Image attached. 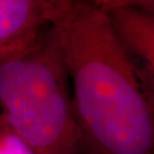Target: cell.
I'll return each instance as SVG.
<instances>
[{
	"instance_id": "4",
	"label": "cell",
	"mask_w": 154,
	"mask_h": 154,
	"mask_svg": "<svg viewBox=\"0 0 154 154\" xmlns=\"http://www.w3.org/2000/svg\"><path fill=\"white\" fill-rule=\"evenodd\" d=\"M97 2L107 11L118 37L154 94V16L127 6L122 0Z\"/></svg>"
},
{
	"instance_id": "1",
	"label": "cell",
	"mask_w": 154,
	"mask_h": 154,
	"mask_svg": "<svg viewBox=\"0 0 154 154\" xmlns=\"http://www.w3.org/2000/svg\"><path fill=\"white\" fill-rule=\"evenodd\" d=\"M89 154H154V94L97 1L54 24Z\"/></svg>"
},
{
	"instance_id": "2",
	"label": "cell",
	"mask_w": 154,
	"mask_h": 154,
	"mask_svg": "<svg viewBox=\"0 0 154 154\" xmlns=\"http://www.w3.org/2000/svg\"><path fill=\"white\" fill-rule=\"evenodd\" d=\"M0 114L34 154H85L54 26L0 62Z\"/></svg>"
},
{
	"instance_id": "3",
	"label": "cell",
	"mask_w": 154,
	"mask_h": 154,
	"mask_svg": "<svg viewBox=\"0 0 154 154\" xmlns=\"http://www.w3.org/2000/svg\"><path fill=\"white\" fill-rule=\"evenodd\" d=\"M73 4L71 0H0V58L33 44Z\"/></svg>"
},
{
	"instance_id": "8",
	"label": "cell",
	"mask_w": 154,
	"mask_h": 154,
	"mask_svg": "<svg viewBox=\"0 0 154 154\" xmlns=\"http://www.w3.org/2000/svg\"><path fill=\"white\" fill-rule=\"evenodd\" d=\"M85 154H89V153H86V152H85Z\"/></svg>"
},
{
	"instance_id": "7",
	"label": "cell",
	"mask_w": 154,
	"mask_h": 154,
	"mask_svg": "<svg viewBox=\"0 0 154 154\" xmlns=\"http://www.w3.org/2000/svg\"><path fill=\"white\" fill-rule=\"evenodd\" d=\"M4 60H5V58H0V62H1V61H4Z\"/></svg>"
},
{
	"instance_id": "6",
	"label": "cell",
	"mask_w": 154,
	"mask_h": 154,
	"mask_svg": "<svg viewBox=\"0 0 154 154\" xmlns=\"http://www.w3.org/2000/svg\"><path fill=\"white\" fill-rule=\"evenodd\" d=\"M127 6L139 11H143L147 15L154 16V0H122Z\"/></svg>"
},
{
	"instance_id": "5",
	"label": "cell",
	"mask_w": 154,
	"mask_h": 154,
	"mask_svg": "<svg viewBox=\"0 0 154 154\" xmlns=\"http://www.w3.org/2000/svg\"><path fill=\"white\" fill-rule=\"evenodd\" d=\"M0 154H34L0 114Z\"/></svg>"
}]
</instances>
